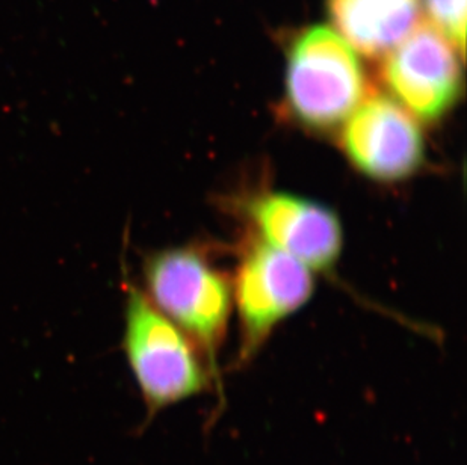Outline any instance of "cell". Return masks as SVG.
Instances as JSON below:
<instances>
[{
	"label": "cell",
	"mask_w": 467,
	"mask_h": 465,
	"mask_svg": "<svg viewBox=\"0 0 467 465\" xmlns=\"http://www.w3.org/2000/svg\"><path fill=\"white\" fill-rule=\"evenodd\" d=\"M121 349L146 407L149 428L163 409L212 388L211 370L194 342L149 301L124 271Z\"/></svg>",
	"instance_id": "obj_1"
},
{
	"label": "cell",
	"mask_w": 467,
	"mask_h": 465,
	"mask_svg": "<svg viewBox=\"0 0 467 465\" xmlns=\"http://www.w3.org/2000/svg\"><path fill=\"white\" fill-rule=\"evenodd\" d=\"M144 294L202 352L220 386L218 356L234 312V287L224 271L192 246L153 251L142 262Z\"/></svg>",
	"instance_id": "obj_2"
},
{
	"label": "cell",
	"mask_w": 467,
	"mask_h": 465,
	"mask_svg": "<svg viewBox=\"0 0 467 465\" xmlns=\"http://www.w3.org/2000/svg\"><path fill=\"white\" fill-rule=\"evenodd\" d=\"M285 93L292 119L313 132L339 128L369 96L356 50L326 26L307 27L292 41Z\"/></svg>",
	"instance_id": "obj_3"
},
{
	"label": "cell",
	"mask_w": 467,
	"mask_h": 465,
	"mask_svg": "<svg viewBox=\"0 0 467 465\" xmlns=\"http://www.w3.org/2000/svg\"><path fill=\"white\" fill-rule=\"evenodd\" d=\"M232 287L239 328L234 366L238 369L259 356L274 329L309 303L315 277L306 264L252 236L239 257Z\"/></svg>",
	"instance_id": "obj_4"
},
{
	"label": "cell",
	"mask_w": 467,
	"mask_h": 465,
	"mask_svg": "<svg viewBox=\"0 0 467 465\" xmlns=\"http://www.w3.org/2000/svg\"><path fill=\"white\" fill-rule=\"evenodd\" d=\"M463 55L431 22L415 25L384 57L383 82L418 121L443 119L463 89Z\"/></svg>",
	"instance_id": "obj_5"
},
{
	"label": "cell",
	"mask_w": 467,
	"mask_h": 465,
	"mask_svg": "<svg viewBox=\"0 0 467 465\" xmlns=\"http://www.w3.org/2000/svg\"><path fill=\"white\" fill-rule=\"evenodd\" d=\"M340 149L363 176L393 183L410 179L425 162V137L418 119L392 97L374 94L340 126Z\"/></svg>",
	"instance_id": "obj_6"
},
{
	"label": "cell",
	"mask_w": 467,
	"mask_h": 465,
	"mask_svg": "<svg viewBox=\"0 0 467 465\" xmlns=\"http://www.w3.org/2000/svg\"><path fill=\"white\" fill-rule=\"evenodd\" d=\"M253 236L291 255L310 271H330L344 248V229L333 209L287 191H264L243 207Z\"/></svg>",
	"instance_id": "obj_7"
},
{
	"label": "cell",
	"mask_w": 467,
	"mask_h": 465,
	"mask_svg": "<svg viewBox=\"0 0 467 465\" xmlns=\"http://www.w3.org/2000/svg\"><path fill=\"white\" fill-rule=\"evenodd\" d=\"M420 0H327L336 32L356 52L386 57L418 20Z\"/></svg>",
	"instance_id": "obj_8"
},
{
	"label": "cell",
	"mask_w": 467,
	"mask_h": 465,
	"mask_svg": "<svg viewBox=\"0 0 467 465\" xmlns=\"http://www.w3.org/2000/svg\"><path fill=\"white\" fill-rule=\"evenodd\" d=\"M432 25L464 55L466 0H425Z\"/></svg>",
	"instance_id": "obj_9"
}]
</instances>
